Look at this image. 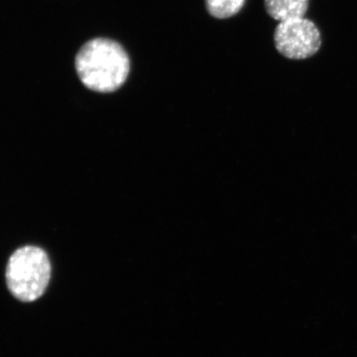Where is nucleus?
<instances>
[{"instance_id": "obj_5", "label": "nucleus", "mask_w": 357, "mask_h": 357, "mask_svg": "<svg viewBox=\"0 0 357 357\" xmlns=\"http://www.w3.org/2000/svg\"><path fill=\"white\" fill-rule=\"evenodd\" d=\"M246 0H206L208 13L218 20L232 17L241 10Z\"/></svg>"}, {"instance_id": "obj_1", "label": "nucleus", "mask_w": 357, "mask_h": 357, "mask_svg": "<svg viewBox=\"0 0 357 357\" xmlns=\"http://www.w3.org/2000/svg\"><path fill=\"white\" fill-rule=\"evenodd\" d=\"M84 86L96 93H114L128 79L130 62L123 47L114 40L96 38L79 49L75 61Z\"/></svg>"}, {"instance_id": "obj_2", "label": "nucleus", "mask_w": 357, "mask_h": 357, "mask_svg": "<svg viewBox=\"0 0 357 357\" xmlns=\"http://www.w3.org/2000/svg\"><path fill=\"white\" fill-rule=\"evenodd\" d=\"M51 275L52 265L46 251L38 246H22L14 251L7 262V288L20 302H35L46 292Z\"/></svg>"}, {"instance_id": "obj_3", "label": "nucleus", "mask_w": 357, "mask_h": 357, "mask_svg": "<svg viewBox=\"0 0 357 357\" xmlns=\"http://www.w3.org/2000/svg\"><path fill=\"white\" fill-rule=\"evenodd\" d=\"M274 43L284 57L305 60L321 48V32L312 21L305 17L283 21L275 29Z\"/></svg>"}, {"instance_id": "obj_4", "label": "nucleus", "mask_w": 357, "mask_h": 357, "mask_svg": "<svg viewBox=\"0 0 357 357\" xmlns=\"http://www.w3.org/2000/svg\"><path fill=\"white\" fill-rule=\"evenodd\" d=\"M264 4L270 17L283 22L304 17L309 7V0H264Z\"/></svg>"}]
</instances>
